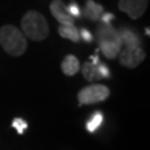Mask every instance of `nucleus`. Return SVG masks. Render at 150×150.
<instances>
[{"mask_svg":"<svg viewBox=\"0 0 150 150\" xmlns=\"http://www.w3.org/2000/svg\"><path fill=\"white\" fill-rule=\"evenodd\" d=\"M20 25L23 36L32 41H42L48 37L49 26L47 19L38 11H27L21 18Z\"/></svg>","mask_w":150,"mask_h":150,"instance_id":"1","label":"nucleus"},{"mask_svg":"<svg viewBox=\"0 0 150 150\" xmlns=\"http://www.w3.org/2000/svg\"><path fill=\"white\" fill-rule=\"evenodd\" d=\"M97 41L99 49L107 59L112 60L118 57L121 50V41L118 35V30L112 25H99L96 31Z\"/></svg>","mask_w":150,"mask_h":150,"instance_id":"2","label":"nucleus"},{"mask_svg":"<svg viewBox=\"0 0 150 150\" xmlns=\"http://www.w3.org/2000/svg\"><path fill=\"white\" fill-rule=\"evenodd\" d=\"M0 46L8 54L20 57L26 52L28 42L21 30L12 25H5L0 28Z\"/></svg>","mask_w":150,"mask_h":150,"instance_id":"3","label":"nucleus"},{"mask_svg":"<svg viewBox=\"0 0 150 150\" xmlns=\"http://www.w3.org/2000/svg\"><path fill=\"white\" fill-rule=\"evenodd\" d=\"M110 96V89L105 85H89L83 87L78 92V103L79 106L83 105H95L105 101Z\"/></svg>","mask_w":150,"mask_h":150,"instance_id":"4","label":"nucleus"},{"mask_svg":"<svg viewBox=\"0 0 150 150\" xmlns=\"http://www.w3.org/2000/svg\"><path fill=\"white\" fill-rule=\"evenodd\" d=\"M118 56L119 62L122 67L134 69L145 60L146 52L141 47H125L120 50Z\"/></svg>","mask_w":150,"mask_h":150,"instance_id":"5","label":"nucleus"},{"mask_svg":"<svg viewBox=\"0 0 150 150\" xmlns=\"http://www.w3.org/2000/svg\"><path fill=\"white\" fill-rule=\"evenodd\" d=\"M148 0H119L118 9L127 13L129 18L137 20L147 10Z\"/></svg>","mask_w":150,"mask_h":150,"instance_id":"6","label":"nucleus"},{"mask_svg":"<svg viewBox=\"0 0 150 150\" xmlns=\"http://www.w3.org/2000/svg\"><path fill=\"white\" fill-rule=\"evenodd\" d=\"M49 9L51 15L54 16V19L60 23V26H72L75 19L69 16L67 12L66 5L62 0H52L49 6Z\"/></svg>","mask_w":150,"mask_h":150,"instance_id":"7","label":"nucleus"},{"mask_svg":"<svg viewBox=\"0 0 150 150\" xmlns=\"http://www.w3.org/2000/svg\"><path fill=\"white\" fill-rule=\"evenodd\" d=\"M121 45L125 47H141V39L132 29L122 27L118 30Z\"/></svg>","mask_w":150,"mask_h":150,"instance_id":"8","label":"nucleus"},{"mask_svg":"<svg viewBox=\"0 0 150 150\" xmlns=\"http://www.w3.org/2000/svg\"><path fill=\"white\" fill-rule=\"evenodd\" d=\"M99 62H93V61H86L83 62L82 67H80V70L82 72L83 78L89 82H95V81L101 80V76L99 72Z\"/></svg>","mask_w":150,"mask_h":150,"instance_id":"9","label":"nucleus"},{"mask_svg":"<svg viewBox=\"0 0 150 150\" xmlns=\"http://www.w3.org/2000/svg\"><path fill=\"white\" fill-rule=\"evenodd\" d=\"M61 70L64 72V75L68 77L77 75L80 70V62L78 58L74 54H68L66 56L61 62Z\"/></svg>","mask_w":150,"mask_h":150,"instance_id":"10","label":"nucleus"},{"mask_svg":"<svg viewBox=\"0 0 150 150\" xmlns=\"http://www.w3.org/2000/svg\"><path fill=\"white\" fill-rule=\"evenodd\" d=\"M102 13H103V7L99 4H96L93 0H86V6L83 9V16L87 19L97 21L100 20Z\"/></svg>","mask_w":150,"mask_h":150,"instance_id":"11","label":"nucleus"},{"mask_svg":"<svg viewBox=\"0 0 150 150\" xmlns=\"http://www.w3.org/2000/svg\"><path fill=\"white\" fill-rule=\"evenodd\" d=\"M58 32H59L60 37L64 38V39H69L72 42L80 41L79 30L77 29L75 25H72V26H59Z\"/></svg>","mask_w":150,"mask_h":150,"instance_id":"12","label":"nucleus"},{"mask_svg":"<svg viewBox=\"0 0 150 150\" xmlns=\"http://www.w3.org/2000/svg\"><path fill=\"white\" fill-rule=\"evenodd\" d=\"M102 121H103V115L100 111H96L92 116L90 117V119L87 121L86 128L89 132H95L97 129L101 126Z\"/></svg>","mask_w":150,"mask_h":150,"instance_id":"13","label":"nucleus"},{"mask_svg":"<svg viewBox=\"0 0 150 150\" xmlns=\"http://www.w3.org/2000/svg\"><path fill=\"white\" fill-rule=\"evenodd\" d=\"M11 126L18 131V134H23L25 130L28 128L27 121L21 118H15L13 120H12V125H11Z\"/></svg>","mask_w":150,"mask_h":150,"instance_id":"14","label":"nucleus"},{"mask_svg":"<svg viewBox=\"0 0 150 150\" xmlns=\"http://www.w3.org/2000/svg\"><path fill=\"white\" fill-rule=\"evenodd\" d=\"M66 9H67V12L69 13V16L72 17L74 19H75V18H80L81 11H80L79 6L77 5V4H75V2H71L70 5L66 6Z\"/></svg>","mask_w":150,"mask_h":150,"instance_id":"15","label":"nucleus"},{"mask_svg":"<svg viewBox=\"0 0 150 150\" xmlns=\"http://www.w3.org/2000/svg\"><path fill=\"white\" fill-rule=\"evenodd\" d=\"M79 36H80V39H82L83 41H86V42H91L92 40H93V36H92V33H91L88 29H85V28H82L80 31H79Z\"/></svg>","mask_w":150,"mask_h":150,"instance_id":"16","label":"nucleus"},{"mask_svg":"<svg viewBox=\"0 0 150 150\" xmlns=\"http://www.w3.org/2000/svg\"><path fill=\"white\" fill-rule=\"evenodd\" d=\"M99 72H100V76H101L102 79H108L111 76V72H110L109 68L107 67V64H102V62L99 64Z\"/></svg>","mask_w":150,"mask_h":150,"instance_id":"17","label":"nucleus"},{"mask_svg":"<svg viewBox=\"0 0 150 150\" xmlns=\"http://www.w3.org/2000/svg\"><path fill=\"white\" fill-rule=\"evenodd\" d=\"M115 19V15L113 13H102L100 21H102V25H111V20Z\"/></svg>","mask_w":150,"mask_h":150,"instance_id":"18","label":"nucleus"},{"mask_svg":"<svg viewBox=\"0 0 150 150\" xmlns=\"http://www.w3.org/2000/svg\"><path fill=\"white\" fill-rule=\"evenodd\" d=\"M150 30H149V28H146V29H145V32H146V35H147V36H149V35H150Z\"/></svg>","mask_w":150,"mask_h":150,"instance_id":"19","label":"nucleus"}]
</instances>
